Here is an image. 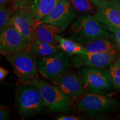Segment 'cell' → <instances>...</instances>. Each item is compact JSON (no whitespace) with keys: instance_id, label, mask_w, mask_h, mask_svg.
<instances>
[{"instance_id":"13","label":"cell","mask_w":120,"mask_h":120,"mask_svg":"<svg viewBox=\"0 0 120 120\" xmlns=\"http://www.w3.org/2000/svg\"><path fill=\"white\" fill-rule=\"evenodd\" d=\"M118 57V55L111 53L86 52L76 55L73 58V62L77 68L85 66L106 68L110 66Z\"/></svg>"},{"instance_id":"20","label":"cell","mask_w":120,"mask_h":120,"mask_svg":"<svg viewBox=\"0 0 120 120\" xmlns=\"http://www.w3.org/2000/svg\"><path fill=\"white\" fill-rule=\"evenodd\" d=\"M69 2L76 11L82 13H88L92 11L94 4L91 0H70Z\"/></svg>"},{"instance_id":"11","label":"cell","mask_w":120,"mask_h":120,"mask_svg":"<svg viewBox=\"0 0 120 120\" xmlns=\"http://www.w3.org/2000/svg\"><path fill=\"white\" fill-rule=\"evenodd\" d=\"M76 13L67 0H60L52 11L38 23H49L59 26L64 31L74 21Z\"/></svg>"},{"instance_id":"19","label":"cell","mask_w":120,"mask_h":120,"mask_svg":"<svg viewBox=\"0 0 120 120\" xmlns=\"http://www.w3.org/2000/svg\"><path fill=\"white\" fill-rule=\"evenodd\" d=\"M109 70L114 87L120 90V57L111 64Z\"/></svg>"},{"instance_id":"1","label":"cell","mask_w":120,"mask_h":120,"mask_svg":"<svg viewBox=\"0 0 120 120\" xmlns=\"http://www.w3.org/2000/svg\"><path fill=\"white\" fill-rule=\"evenodd\" d=\"M109 32L107 27L94 16L87 15L78 18L72 23L70 38L84 46L100 37H113Z\"/></svg>"},{"instance_id":"24","label":"cell","mask_w":120,"mask_h":120,"mask_svg":"<svg viewBox=\"0 0 120 120\" xmlns=\"http://www.w3.org/2000/svg\"><path fill=\"white\" fill-rule=\"evenodd\" d=\"M32 0H14V6L16 9L27 7Z\"/></svg>"},{"instance_id":"3","label":"cell","mask_w":120,"mask_h":120,"mask_svg":"<svg viewBox=\"0 0 120 120\" xmlns=\"http://www.w3.org/2000/svg\"><path fill=\"white\" fill-rule=\"evenodd\" d=\"M27 82L32 84L38 88L46 107L49 112L68 113L71 111L73 102L53 84L38 78Z\"/></svg>"},{"instance_id":"28","label":"cell","mask_w":120,"mask_h":120,"mask_svg":"<svg viewBox=\"0 0 120 120\" xmlns=\"http://www.w3.org/2000/svg\"><path fill=\"white\" fill-rule=\"evenodd\" d=\"M92 2L94 3V5L96 6L97 4H98L100 3H101L102 2H104V1H109V0H91Z\"/></svg>"},{"instance_id":"26","label":"cell","mask_w":120,"mask_h":120,"mask_svg":"<svg viewBox=\"0 0 120 120\" xmlns=\"http://www.w3.org/2000/svg\"><path fill=\"white\" fill-rule=\"evenodd\" d=\"M10 71H8L7 69L4 68V67H0V80L1 81H4L6 76L8 75Z\"/></svg>"},{"instance_id":"7","label":"cell","mask_w":120,"mask_h":120,"mask_svg":"<svg viewBox=\"0 0 120 120\" xmlns=\"http://www.w3.org/2000/svg\"><path fill=\"white\" fill-rule=\"evenodd\" d=\"M20 82H28L38 78L37 60L27 49L7 56Z\"/></svg>"},{"instance_id":"10","label":"cell","mask_w":120,"mask_h":120,"mask_svg":"<svg viewBox=\"0 0 120 120\" xmlns=\"http://www.w3.org/2000/svg\"><path fill=\"white\" fill-rule=\"evenodd\" d=\"M97 12L94 16L114 34L120 29V2L109 0L97 4Z\"/></svg>"},{"instance_id":"4","label":"cell","mask_w":120,"mask_h":120,"mask_svg":"<svg viewBox=\"0 0 120 120\" xmlns=\"http://www.w3.org/2000/svg\"><path fill=\"white\" fill-rule=\"evenodd\" d=\"M85 85V94H105L113 87L109 70L93 67L78 68Z\"/></svg>"},{"instance_id":"22","label":"cell","mask_w":120,"mask_h":120,"mask_svg":"<svg viewBox=\"0 0 120 120\" xmlns=\"http://www.w3.org/2000/svg\"><path fill=\"white\" fill-rule=\"evenodd\" d=\"M54 118L56 120H83V118L75 115H60L54 117Z\"/></svg>"},{"instance_id":"27","label":"cell","mask_w":120,"mask_h":120,"mask_svg":"<svg viewBox=\"0 0 120 120\" xmlns=\"http://www.w3.org/2000/svg\"><path fill=\"white\" fill-rule=\"evenodd\" d=\"M10 0H0V7H6Z\"/></svg>"},{"instance_id":"6","label":"cell","mask_w":120,"mask_h":120,"mask_svg":"<svg viewBox=\"0 0 120 120\" xmlns=\"http://www.w3.org/2000/svg\"><path fill=\"white\" fill-rule=\"evenodd\" d=\"M70 55L62 50L50 56L37 59L38 71L50 81L68 71L73 62Z\"/></svg>"},{"instance_id":"15","label":"cell","mask_w":120,"mask_h":120,"mask_svg":"<svg viewBox=\"0 0 120 120\" xmlns=\"http://www.w3.org/2000/svg\"><path fill=\"white\" fill-rule=\"evenodd\" d=\"M60 0H32L28 8L34 21L38 23L49 15Z\"/></svg>"},{"instance_id":"17","label":"cell","mask_w":120,"mask_h":120,"mask_svg":"<svg viewBox=\"0 0 120 120\" xmlns=\"http://www.w3.org/2000/svg\"><path fill=\"white\" fill-rule=\"evenodd\" d=\"M27 49L37 60L42 57L54 55L61 51L58 45L50 44L35 38Z\"/></svg>"},{"instance_id":"8","label":"cell","mask_w":120,"mask_h":120,"mask_svg":"<svg viewBox=\"0 0 120 120\" xmlns=\"http://www.w3.org/2000/svg\"><path fill=\"white\" fill-rule=\"evenodd\" d=\"M51 81L75 102L78 103L85 94L83 79L79 73L68 70Z\"/></svg>"},{"instance_id":"2","label":"cell","mask_w":120,"mask_h":120,"mask_svg":"<svg viewBox=\"0 0 120 120\" xmlns=\"http://www.w3.org/2000/svg\"><path fill=\"white\" fill-rule=\"evenodd\" d=\"M16 105L22 118H26L40 113L45 103L41 93L35 86L29 82H20L16 93Z\"/></svg>"},{"instance_id":"25","label":"cell","mask_w":120,"mask_h":120,"mask_svg":"<svg viewBox=\"0 0 120 120\" xmlns=\"http://www.w3.org/2000/svg\"><path fill=\"white\" fill-rule=\"evenodd\" d=\"M113 37L118 51L120 53V29L117 30L116 32L114 33Z\"/></svg>"},{"instance_id":"16","label":"cell","mask_w":120,"mask_h":120,"mask_svg":"<svg viewBox=\"0 0 120 120\" xmlns=\"http://www.w3.org/2000/svg\"><path fill=\"white\" fill-rule=\"evenodd\" d=\"M109 36H101L91 43L84 45L86 51L92 53H108L118 55V49Z\"/></svg>"},{"instance_id":"9","label":"cell","mask_w":120,"mask_h":120,"mask_svg":"<svg viewBox=\"0 0 120 120\" xmlns=\"http://www.w3.org/2000/svg\"><path fill=\"white\" fill-rule=\"evenodd\" d=\"M28 45L19 31L13 26L1 30L0 52L6 57L14 55L27 48Z\"/></svg>"},{"instance_id":"12","label":"cell","mask_w":120,"mask_h":120,"mask_svg":"<svg viewBox=\"0 0 120 120\" xmlns=\"http://www.w3.org/2000/svg\"><path fill=\"white\" fill-rule=\"evenodd\" d=\"M37 25L28 7L17 9L12 14L10 26L15 27L19 31L28 46L34 38Z\"/></svg>"},{"instance_id":"23","label":"cell","mask_w":120,"mask_h":120,"mask_svg":"<svg viewBox=\"0 0 120 120\" xmlns=\"http://www.w3.org/2000/svg\"><path fill=\"white\" fill-rule=\"evenodd\" d=\"M10 116V109L4 105L0 106V120H6Z\"/></svg>"},{"instance_id":"21","label":"cell","mask_w":120,"mask_h":120,"mask_svg":"<svg viewBox=\"0 0 120 120\" xmlns=\"http://www.w3.org/2000/svg\"><path fill=\"white\" fill-rule=\"evenodd\" d=\"M12 12L6 7H0V30H2L10 26Z\"/></svg>"},{"instance_id":"5","label":"cell","mask_w":120,"mask_h":120,"mask_svg":"<svg viewBox=\"0 0 120 120\" xmlns=\"http://www.w3.org/2000/svg\"><path fill=\"white\" fill-rule=\"evenodd\" d=\"M117 100L106 94L86 93L77 103V108L90 116H95L113 111L117 107Z\"/></svg>"},{"instance_id":"18","label":"cell","mask_w":120,"mask_h":120,"mask_svg":"<svg viewBox=\"0 0 120 120\" xmlns=\"http://www.w3.org/2000/svg\"><path fill=\"white\" fill-rule=\"evenodd\" d=\"M58 46L61 50L70 56L84 53L87 52L83 45L70 38H65L61 36L58 40Z\"/></svg>"},{"instance_id":"14","label":"cell","mask_w":120,"mask_h":120,"mask_svg":"<svg viewBox=\"0 0 120 120\" xmlns=\"http://www.w3.org/2000/svg\"><path fill=\"white\" fill-rule=\"evenodd\" d=\"M62 30L59 26L49 23H37L34 38L50 44L58 45Z\"/></svg>"}]
</instances>
